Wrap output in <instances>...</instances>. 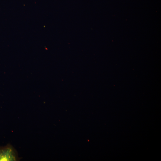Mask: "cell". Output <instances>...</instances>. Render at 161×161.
I'll return each mask as SVG.
<instances>
[{
    "label": "cell",
    "mask_w": 161,
    "mask_h": 161,
    "mask_svg": "<svg viewBox=\"0 0 161 161\" xmlns=\"http://www.w3.org/2000/svg\"><path fill=\"white\" fill-rule=\"evenodd\" d=\"M20 159L17 151L11 145L0 147V161H16Z\"/></svg>",
    "instance_id": "1"
}]
</instances>
